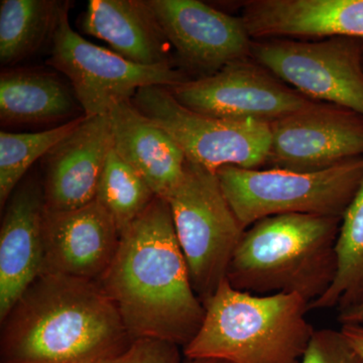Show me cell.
<instances>
[{
  "instance_id": "1",
  "label": "cell",
  "mask_w": 363,
  "mask_h": 363,
  "mask_svg": "<svg viewBox=\"0 0 363 363\" xmlns=\"http://www.w3.org/2000/svg\"><path fill=\"white\" fill-rule=\"evenodd\" d=\"M97 284L133 339H161L184 348L201 327L204 305L193 290L162 198L121 233L116 257Z\"/></svg>"
},
{
  "instance_id": "2",
  "label": "cell",
  "mask_w": 363,
  "mask_h": 363,
  "mask_svg": "<svg viewBox=\"0 0 363 363\" xmlns=\"http://www.w3.org/2000/svg\"><path fill=\"white\" fill-rule=\"evenodd\" d=\"M133 340L97 281L43 274L1 322L0 363H97Z\"/></svg>"
},
{
  "instance_id": "3",
  "label": "cell",
  "mask_w": 363,
  "mask_h": 363,
  "mask_svg": "<svg viewBox=\"0 0 363 363\" xmlns=\"http://www.w3.org/2000/svg\"><path fill=\"white\" fill-rule=\"evenodd\" d=\"M341 217L281 214L245 231L226 279L255 295L297 294L308 303L330 288L337 272Z\"/></svg>"
},
{
  "instance_id": "4",
  "label": "cell",
  "mask_w": 363,
  "mask_h": 363,
  "mask_svg": "<svg viewBox=\"0 0 363 363\" xmlns=\"http://www.w3.org/2000/svg\"><path fill=\"white\" fill-rule=\"evenodd\" d=\"M201 327L183 348L187 358L233 363H300L315 329L297 294L255 295L222 281L204 303Z\"/></svg>"
},
{
  "instance_id": "5",
  "label": "cell",
  "mask_w": 363,
  "mask_h": 363,
  "mask_svg": "<svg viewBox=\"0 0 363 363\" xmlns=\"http://www.w3.org/2000/svg\"><path fill=\"white\" fill-rule=\"evenodd\" d=\"M222 191L241 225L281 214L341 217L363 179V157L317 172L223 167Z\"/></svg>"
},
{
  "instance_id": "6",
  "label": "cell",
  "mask_w": 363,
  "mask_h": 363,
  "mask_svg": "<svg viewBox=\"0 0 363 363\" xmlns=\"http://www.w3.org/2000/svg\"><path fill=\"white\" fill-rule=\"evenodd\" d=\"M196 295L204 303L226 279L247 229L214 172L187 162L180 184L166 198Z\"/></svg>"
},
{
  "instance_id": "7",
  "label": "cell",
  "mask_w": 363,
  "mask_h": 363,
  "mask_svg": "<svg viewBox=\"0 0 363 363\" xmlns=\"http://www.w3.org/2000/svg\"><path fill=\"white\" fill-rule=\"evenodd\" d=\"M133 102L175 140L192 164L216 173L223 167L259 169L267 162L269 123L205 116L182 105L162 86L142 88Z\"/></svg>"
},
{
  "instance_id": "8",
  "label": "cell",
  "mask_w": 363,
  "mask_h": 363,
  "mask_svg": "<svg viewBox=\"0 0 363 363\" xmlns=\"http://www.w3.org/2000/svg\"><path fill=\"white\" fill-rule=\"evenodd\" d=\"M70 6L67 1L47 63L69 79L86 117L108 116L114 106L133 100L142 88L172 87L188 80L174 65H138L92 44L72 28Z\"/></svg>"
},
{
  "instance_id": "9",
  "label": "cell",
  "mask_w": 363,
  "mask_h": 363,
  "mask_svg": "<svg viewBox=\"0 0 363 363\" xmlns=\"http://www.w3.org/2000/svg\"><path fill=\"white\" fill-rule=\"evenodd\" d=\"M255 59L302 95L324 100L363 117L362 48L358 39L264 43Z\"/></svg>"
},
{
  "instance_id": "10",
  "label": "cell",
  "mask_w": 363,
  "mask_h": 363,
  "mask_svg": "<svg viewBox=\"0 0 363 363\" xmlns=\"http://www.w3.org/2000/svg\"><path fill=\"white\" fill-rule=\"evenodd\" d=\"M167 88L189 109L234 121L271 123L313 104L245 60L233 62L211 75Z\"/></svg>"
},
{
  "instance_id": "11",
  "label": "cell",
  "mask_w": 363,
  "mask_h": 363,
  "mask_svg": "<svg viewBox=\"0 0 363 363\" xmlns=\"http://www.w3.org/2000/svg\"><path fill=\"white\" fill-rule=\"evenodd\" d=\"M267 164L274 169L317 172L363 157V117L313 104L269 123Z\"/></svg>"
},
{
  "instance_id": "12",
  "label": "cell",
  "mask_w": 363,
  "mask_h": 363,
  "mask_svg": "<svg viewBox=\"0 0 363 363\" xmlns=\"http://www.w3.org/2000/svg\"><path fill=\"white\" fill-rule=\"evenodd\" d=\"M169 44L189 65L209 75L252 51L242 18L198 0H147Z\"/></svg>"
},
{
  "instance_id": "13",
  "label": "cell",
  "mask_w": 363,
  "mask_h": 363,
  "mask_svg": "<svg viewBox=\"0 0 363 363\" xmlns=\"http://www.w3.org/2000/svg\"><path fill=\"white\" fill-rule=\"evenodd\" d=\"M44 274L98 281L111 266L121 233L97 200L68 211L44 215Z\"/></svg>"
},
{
  "instance_id": "14",
  "label": "cell",
  "mask_w": 363,
  "mask_h": 363,
  "mask_svg": "<svg viewBox=\"0 0 363 363\" xmlns=\"http://www.w3.org/2000/svg\"><path fill=\"white\" fill-rule=\"evenodd\" d=\"M0 228V322L44 274L43 184L26 178L9 198Z\"/></svg>"
},
{
  "instance_id": "15",
  "label": "cell",
  "mask_w": 363,
  "mask_h": 363,
  "mask_svg": "<svg viewBox=\"0 0 363 363\" xmlns=\"http://www.w3.org/2000/svg\"><path fill=\"white\" fill-rule=\"evenodd\" d=\"M111 149L108 116H85L44 157L45 209L68 211L96 200L98 184Z\"/></svg>"
},
{
  "instance_id": "16",
  "label": "cell",
  "mask_w": 363,
  "mask_h": 363,
  "mask_svg": "<svg viewBox=\"0 0 363 363\" xmlns=\"http://www.w3.org/2000/svg\"><path fill=\"white\" fill-rule=\"evenodd\" d=\"M250 37L363 38V0H255L242 16Z\"/></svg>"
},
{
  "instance_id": "17",
  "label": "cell",
  "mask_w": 363,
  "mask_h": 363,
  "mask_svg": "<svg viewBox=\"0 0 363 363\" xmlns=\"http://www.w3.org/2000/svg\"><path fill=\"white\" fill-rule=\"evenodd\" d=\"M112 147L145 179L157 197L166 199L180 184L187 159L162 128L126 100L109 112Z\"/></svg>"
},
{
  "instance_id": "18",
  "label": "cell",
  "mask_w": 363,
  "mask_h": 363,
  "mask_svg": "<svg viewBox=\"0 0 363 363\" xmlns=\"http://www.w3.org/2000/svg\"><path fill=\"white\" fill-rule=\"evenodd\" d=\"M81 28L133 63L173 65L169 52L171 44L147 0H90Z\"/></svg>"
},
{
  "instance_id": "19",
  "label": "cell",
  "mask_w": 363,
  "mask_h": 363,
  "mask_svg": "<svg viewBox=\"0 0 363 363\" xmlns=\"http://www.w3.org/2000/svg\"><path fill=\"white\" fill-rule=\"evenodd\" d=\"M81 108L73 88L52 72L9 69L0 75L2 126L51 124L75 119ZM78 118V117H77Z\"/></svg>"
},
{
  "instance_id": "20",
  "label": "cell",
  "mask_w": 363,
  "mask_h": 363,
  "mask_svg": "<svg viewBox=\"0 0 363 363\" xmlns=\"http://www.w3.org/2000/svg\"><path fill=\"white\" fill-rule=\"evenodd\" d=\"M67 1L1 0L0 63L13 66L52 39Z\"/></svg>"
},
{
  "instance_id": "21",
  "label": "cell",
  "mask_w": 363,
  "mask_h": 363,
  "mask_svg": "<svg viewBox=\"0 0 363 363\" xmlns=\"http://www.w3.org/2000/svg\"><path fill=\"white\" fill-rule=\"evenodd\" d=\"M337 272L330 288L309 304V311L339 308L363 301V179L341 220L337 242Z\"/></svg>"
},
{
  "instance_id": "22",
  "label": "cell",
  "mask_w": 363,
  "mask_h": 363,
  "mask_svg": "<svg viewBox=\"0 0 363 363\" xmlns=\"http://www.w3.org/2000/svg\"><path fill=\"white\" fill-rule=\"evenodd\" d=\"M156 198L145 179L121 160L112 147L98 184L96 200L113 217L119 233L138 218Z\"/></svg>"
},
{
  "instance_id": "23",
  "label": "cell",
  "mask_w": 363,
  "mask_h": 363,
  "mask_svg": "<svg viewBox=\"0 0 363 363\" xmlns=\"http://www.w3.org/2000/svg\"><path fill=\"white\" fill-rule=\"evenodd\" d=\"M84 116L35 133H0V206L6 207L26 172L82 123Z\"/></svg>"
},
{
  "instance_id": "24",
  "label": "cell",
  "mask_w": 363,
  "mask_h": 363,
  "mask_svg": "<svg viewBox=\"0 0 363 363\" xmlns=\"http://www.w3.org/2000/svg\"><path fill=\"white\" fill-rule=\"evenodd\" d=\"M300 363H363L340 330H315Z\"/></svg>"
},
{
  "instance_id": "25",
  "label": "cell",
  "mask_w": 363,
  "mask_h": 363,
  "mask_svg": "<svg viewBox=\"0 0 363 363\" xmlns=\"http://www.w3.org/2000/svg\"><path fill=\"white\" fill-rule=\"evenodd\" d=\"M97 363H183L180 346L157 338L135 339L123 351Z\"/></svg>"
},
{
  "instance_id": "26",
  "label": "cell",
  "mask_w": 363,
  "mask_h": 363,
  "mask_svg": "<svg viewBox=\"0 0 363 363\" xmlns=\"http://www.w3.org/2000/svg\"><path fill=\"white\" fill-rule=\"evenodd\" d=\"M340 331L363 358V325H342Z\"/></svg>"
},
{
  "instance_id": "27",
  "label": "cell",
  "mask_w": 363,
  "mask_h": 363,
  "mask_svg": "<svg viewBox=\"0 0 363 363\" xmlns=\"http://www.w3.org/2000/svg\"><path fill=\"white\" fill-rule=\"evenodd\" d=\"M338 321L341 325H363V301L339 313Z\"/></svg>"
},
{
  "instance_id": "28",
  "label": "cell",
  "mask_w": 363,
  "mask_h": 363,
  "mask_svg": "<svg viewBox=\"0 0 363 363\" xmlns=\"http://www.w3.org/2000/svg\"><path fill=\"white\" fill-rule=\"evenodd\" d=\"M183 363H233L227 360L217 359V358H187Z\"/></svg>"
}]
</instances>
